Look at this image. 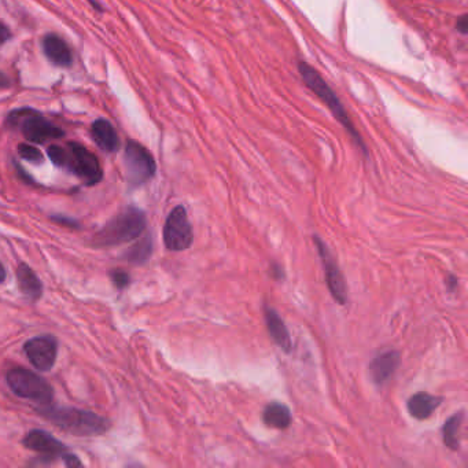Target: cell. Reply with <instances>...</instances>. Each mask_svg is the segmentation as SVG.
Segmentation results:
<instances>
[{
    "label": "cell",
    "instance_id": "8992f818",
    "mask_svg": "<svg viewBox=\"0 0 468 468\" xmlns=\"http://www.w3.org/2000/svg\"><path fill=\"white\" fill-rule=\"evenodd\" d=\"M7 385L11 391L40 405H48L54 400L52 386L38 374L25 368H13L7 372Z\"/></svg>",
    "mask_w": 468,
    "mask_h": 468
},
{
    "label": "cell",
    "instance_id": "7c38bea8",
    "mask_svg": "<svg viewBox=\"0 0 468 468\" xmlns=\"http://www.w3.org/2000/svg\"><path fill=\"white\" fill-rule=\"evenodd\" d=\"M400 361V353L395 351H385L376 356L370 364V376L372 382L378 386H383L397 371Z\"/></svg>",
    "mask_w": 468,
    "mask_h": 468
},
{
    "label": "cell",
    "instance_id": "83f0119b",
    "mask_svg": "<svg viewBox=\"0 0 468 468\" xmlns=\"http://www.w3.org/2000/svg\"><path fill=\"white\" fill-rule=\"evenodd\" d=\"M4 280H6V270H4L3 264L0 263V284H1Z\"/></svg>",
    "mask_w": 468,
    "mask_h": 468
},
{
    "label": "cell",
    "instance_id": "5bb4252c",
    "mask_svg": "<svg viewBox=\"0 0 468 468\" xmlns=\"http://www.w3.org/2000/svg\"><path fill=\"white\" fill-rule=\"evenodd\" d=\"M91 135L95 143L106 153H116L119 149L117 131L105 118H99L91 125Z\"/></svg>",
    "mask_w": 468,
    "mask_h": 468
},
{
    "label": "cell",
    "instance_id": "e0dca14e",
    "mask_svg": "<svg viewBox=\"0 0 468 468\" xmlns=\"http://www.w3.org/2000/svg\"><path fill=\"white\" fill-rule=\"evenodd\" d=\"M17 281L21 293L28 297L31 301H38L43 295V284L39 276L34 272V270L21 263L17 268Z\"/></svg>",
    "mask_w": 468,
    "mask_h": 468
},
{
    "label": "cell",
    "instance_id": "44dd1931",
    "mask_svg": "<svg viewBox=\"0 0 468 468\" xmlns=\"http://www.w3.org/2000/svg\"><path fill=\"white\" fill-rule=\"evenodd\" d=\"M18 154L28 161V162H32V163H36V165H40L44 162V156L43 153L40 152L39 149H36L35 146H31V145H20L18 146Z\"/></svg>",
    "mask_w": 468,
    "mask_h": 468
},
{
    "label": "cell",
    "instance_id": "603a6c76",
    "mask_svg": "<svg viewBox=\"0 0 468 468\" xmlns=\"http://www.w3.org/2000/svg\"><path fill=\"white\" fill-rule=\"evenodd\" d=\"M64 463H65V466H68V467H81V466H82V463L80 462V459H78V456L71 455V453H65V455H64Z\"/></svg>",
    "mask_w": 468,
    "mask_h": 468
},
{
    "label": "cell",
    "instance_id": "d4e9b609",
    "mask_svg": "<svg viewBox=\"0 0 468 468\" xmlns=\"http://www.w3.org/2000/svg\"><path fill=\"white\" fill-rule=\"evenodd\" d=\"M448 287H449V290L451 291H453L456 287H458V279L455 277V276H448V279H446V283H445Z\"/></svg>",
    "mask_w": 468,
    "mask_h": 468
},
{
    "label": "cell",
    "instance_id": "7402d4cb",
    "mask_svg": "<svg viewBox=\"0 0 468 468\" xmlns=\"http://www.w3.org/2000/svg\"><path fill=\"white\" fill-rule=\"evenodd\" d=\"M110 277H112L113 284H115L117 288H119V290L128 287L129 283H131V276L125 272V271L116 270V271H113V272L110 273Z\"/></svg>",
    "mask_w": 468,
    "mask_h": 468
},
{
    "label": "cell",
    "instance_id": "ac0fdd59",
    "mask_svg": "<svg viewBox=\"0 0 468 468\" xmlns=\"http://www.w3.org/2000/svg\"><path fill=\"white\" fill-rule=\"evenodd\" d=\"M263 421L271 429H288L291 425V412L286 405L273 402L264 409Z\"/></svg>",
    "mask_w": 468,
    "mask_h": 468
},
{
    "label": "cell",
    "instance_id": "4316f807",
    "mask_svg": "<svg viewBox=\"0 0 468 468\" xmlns=\"http://www.w3.org/2000/svg\"><path fill=\"white\" fill-rule=\"evenodd\" d=\"M458 27L462 28V32H463V34H467V17H466V15L462 18V21L459 22Z\"/></svg>",
    "mask_w": 468,
    "mask_h": 468
},
{
    "label": "cell",
    "instance_id": "30bf717a",
    "mask_svg": "<svg viewBox=\"0 0 468 468\" xmlns=\"http://www.w3.org/2000/svg\"><path fill=\"white\" fill-rule=\"evenodd\" d=\"M24 351L36 370L50 371L57 361L58 342L52 335H40L27 341Z\"/></svg>",
    "mask_w": 468,
    "mask_h": 468
},
{
    "label": "cell",
    "instance_id": "5b68a950",
    "mask_svg": "<svg viewBox=\"0 0 468 468\" xmlns=\"http://www.w3.org/2000/svg\"><path fill=\"white\" fill-rule=\"evenodd\" d=\"M6 122L10 128L20 129L27 140L36 145H43L65 136V131L62 128L54 125L39 112L32 109L14 110L10 113Z\"/></svg>",
    "mask_w": 468,
    "mask_h": 468
},
{
    "label": "cell",
    "instance_id": "ba28073f",
    "mask_svg": "<svg viewBox=\"0 0 468 468\" xmlns=\"http://www.w3.org/2000/svg\"><path fill=\"white\" fill-rule=\"evenodd\" d=\"M194 240L193 228L183 206H176L168 216L163 227V243L170 251L187 250Z\"/></svg>",
    "mask_w": 468,
    "mask_h": 468
},
{
    "label": "cell",
    "instance_id": "52a82bcc",
    "mask_svg": "<svg viewBox=\"0 0 468 468\" xmlns=\"http://www.w3.org/2000/svg\"><path fill=\"white\" fill-rule=\"evenodd\" d=\"M124 166L131 187H139L152 180L156 175V161L152 153L135 140H129L125 146Z\"/></svg>",
    "mask_w": 468,
    "mask_h": 468
},
{
    "label": "cell",
    "instance_id": "3957f363",
    "mask_svg": "<svg viewBox=\"0 0 468 468\" xmlns=\"http://www.w3.org/2000/svg\"><path fill=\"white\" fill-rule=\"evenodd\" d=\"M146 224V214L135 206H128L94 236L92 244L96 247H110L131 242L143 234Z\"/></svg>",
    "mask_w": 468,
    "mask_h": 468
},
{
    "label": "cell",
    "instance_id": "9a60e30c",
    "mask_svg": "<svg viewBox=\"0 0 468 468\" xmlns=\"http://www.w3.org/2000/svg\"><path fill=\"white\" fill-rule=\"evenodd\" d=\"M265 321L268 332L273 339V342L286 353H290L293 348V342L288 334V330L281 320V317L271 307H265Z\"/></svg>",
    "mask_w": 468,
    "mask_h": 468
},
{
    "label": "cell",
    "instance_id": "6da1fadb",
    "mask_svg": "<svg viewBox=\"0 0 468 468\" xmlns=\"http://www.w3.org/2000/svg\"><path fill=\"white\" fill-rule=\"evenodd\" d=\"M38 412L58 429L78 437L101 435L112 426L109 419L78 408H57L48 404L41 405Z\"/></svg>",
    "mask_w": 468,
    "mask_h": 468
},
{
    "label": "cell",
    "instance_id": "2e32d148",
    "mask_svg": "<svg viewBox=\"0 0 468 468\" xmlns=\"http://www.w3.org/2000/svg\"><path fill=\"white\" fill-rule=\"evenodd\" d=\"M442 398L431 395L429 393H418L414 394L408 400V412L412 418L418 421L429 419L430 416L435 412V409L441 405Z\"/></svg>",
    "mask_w": 468,
    "mask_h": 468
},
{
    "label": "cell",
    "instance_id": "7a4b0ae2",
    "mask_svg": "<svg viewBox=\"0 0 468 468\" xmlns=\"http://www.w3.org/2000/svg\"><path fill=\"white\" fill-rule=\"evenodd\" d=\"M47 156L55 166L64 168L73 173L87 186H95L103 177L99 159L94 153L76 142H71L65 147L57 145L50 146L47 149Z\"/></svg>",
    "mask_w": 468,
    "mask_h": 468
},
{
    "label": "cell",
    "instance_id": "f1b7e54d",
    "mask_svg": "<svg viewBox=\"0 0 468 468\" xmlns=\"http://www.w3.org/2000/svg\"><path fill=\"white\" fill-rule=\"evenodd\" d=\"M89 3H91V4H92L95 8H96V10H99V11L102 10V6H101V4H98L95 0H89Z\"/></svg>",
    "mask_w": 468,
    "mask_h": 468
},
{
    "label": "cell",
    "instance_id": "484cf974",
    "mask_svg": "<svg viewBox=\"0 0 468 468\" xmlns=\"http://www.w3.org/2000/svg\"><path fill=\"white\" fill-rule=\"evenodd\" d=\"M11 85L10 78H7L4 73L0 72V88H8Z\"/></svg>",
    "mask_w": 468,
    "mask_h": 468
},
{
    "label": "cell",
    "instance_id": "8fae6325",
    "mask_svg": "<svg viewBox=\"0 0 468 468\" xmlns=\"http://www.w3.org/2000/svg\"><path fill=\"white\" fill-rule=\"evenodd\" d=\"M22 445L41 455V458L48 459H57L58 456H62L68 452L65 444L54 438L50 432L43 430H34L31 431L22 441Z\"/></svg>",
    "mask_w": 468,
    "mask_h": 468
},
{
    "label": "cell",
    "instance_id": "d6986e66",
    "mask_svg": "<svg viewBox=\"0 0 468 468\" xmlns=\"http://www.w3.org/2000/svg\"><path fill=\"white\" fill-rule=\"evenodd\" d=\"M463 423V414H456L452 418H449L442 429V437L444 444L451 451H458L460 448V429Z\"/></svg>",
    "mask_w": 468,
    "mask_h": 468
},
{
    "label": "cell",
    "instance_id": "ffe728a7",
    "mask_svg": "<svg viewBox=\"0 0 468 468\" xmlns=\"http://www.w3.org/2000/svg\"><path fill=\"white\" fill-rule=\"evenodd\" d=\"M152 251H153V242H152V237L147 236V237H143L142 240H139L133 247H131L128 250L126 260L131 264L140 265V264H145L149 260V257L152 256Z\"/></svg>",
    "mask_w": 468,
    "mask_h": 468
},
{
    "label": "cell",
    "instance_id": "277c9868",
    "mask_svg": "<svg viewBox=\"0 0 468 468\" xmlns=\"http://www.w3.org/2000/svg\"><path fill=\"white\" fill-rule=\"evenodd\" d=\"M298 72H300V76L302 78V81L305 82V85L312 91L314 95H317V98L321 99V102L330 109L332 116L337 118L338 122L348 131V133L353 138V140L357 143V146L364 153H367L365 146H364V143H363L351 118L349 117L345 106L342 105V102L339 101L337 94L332 91V88L324 81L323 76L316 69H313L312 66L305 61H301L298 64Z\"/></svg>",
    "mask_w": 468,
    "mask_h": 468
},
{
    "label": "cell",
    "instance_id": "4fadbf2b",
    "mask_svg": "<svg viewBox=\"0 0 468 468\" xmlns=\"http://www.w3.org/2000/svg\"><path fill=\"white\" fill-rule=\"evenodd\" d=\"M43 51L47 59L59 68H69L73 64V55L69 45L65 40L54 34L44 36Z\"/></svg>",
    "mask_w": 468,
    "mask_h": 468
},
{
    "label": "cell",
    "instance_id": "9c48e42d",
    "mask_svg": "<svg viewBox=\"0 0 468 468\" xmlns=\"http://www.w3.org/2000/svg\"><path fill=\"white\" fill-rule=\"evenodd\" d=\"M313 242L317 246V250H319L323 267H324L326 281H327V286H328V290H330L332 298L339 305H345L346 301H348V294H346V284H345L344 275L341 272L335 258L330 253L327 244L317 235L313 236Z\"/></svg>",
    "mask_w": 468,
    "mask_h": 468
},
{
    "label": "cell",
    "instance_id": "cb8c5ba5",
    "mask_svg": "<svg viewBox=\"0 0 468 468\" xmlns=\"http://www.w3.org/2000/svg\"><path fill=\"white\" fill-rule=\"evenodd\" d=\"M10 39H11L10 29L3 22H0V45L4 44L6 41H8Z\"/></svg>",
    "mask_w": 468,
    "mask_h": 468
}]
</instances>
